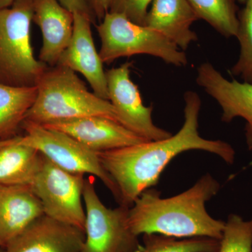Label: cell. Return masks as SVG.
I'll use <instances>...</instances> for the list:
<instances>
[{"instance_id":"1","label":"cell","mask_w":252,"mask_h":252,"mask_svg":"<svg viewBox=\"0 0 252 252\" xmlns=\"http://www.w3.org/2000/svg\"><path fill=\"white\" fill-rule=\"evenodd\" d=\"M185 121L180 130L163 140L146 141L124 148L97 152L100 163L117 185L119 205L130 207L147 189L155 186L164 169L179 154L205 151L225 162H234L235 152L222 140H207L200 135L198 119L201 99L189 91L185 95Z\"/></svg>"},{"instance_id":"2","label":"cell","mask_w":252,"mask_h":252,"mask_svg":"<svg viewBox=\"0 0 252 252\" xmlns=\"http://www.w3.org/2000/svg\"><path fill=\"white\" fill-rule=\"evenodd\" d=\"M220 189L210 174L203 176L188 190L170 197L147 189L128 209L129 226L137 236L160 234L176 238L205 237L220 240L225 222L210 216L205 203Z\"/></svg>"},{"instance_id":"3","label":"cell","mask_w":252,"mask_h":252,"mask_svg":"<svg viewBox=\"0 0 252 252\" xmlns=\"http://www.w3.org/2000/svg\"><path fill=\"white\" fill-rule=\"evenodd\" d=\"M36 87L35 102L25 121L46 125L83 118L102 117L119 122L110 101L89 91L85 83L69 68L48 66Z\"/></svg>"},{"instance_id":"4","label":"cell","mask_w":252,"mask_h":252,"mask_svg":"<svg viewBox=\"0 0 252 252\" xmlns=\"http://www.w3.org/2000/svg\"><path fill=\"white\" fill-rule=\"evenodd\" d=\"M31 0H15L0 9V83L36 86L48 67L34 57L31 44L32 22Z\"/></svg>"},{"instance_id":"5","label":"cell","mask_w":252,"mask_h":252,"mask_svg":"<svg viewBox=\"0 0 252 252\" xmlns=\"http://www.w3.org/2000/svg\"><path fill=\"white\" fill-rule=\"evenodd\" d=\"M96 29L101 41L99 56L110 64L120 58L145 54L167 64L185 67L187 55L165 36L147 26L132 22L124 15L107 12Z\"/></svg>"},{"instance_id":"6","label":"cell","mask_w":252,"mask_h":252,"mask_svg":"<svg viewBox=\"0 0 252 252\" xmlns=\"http://www.w3.org/2000/svg\"><path fill=\"white\" fill-rule=\"evenodd\" d=\"M21 128L25 131V135L13 137L16 142L36 149L63 170L97 177L119 203L120 196L117 185L102 167L97 152L87 148L71 136L41 124L24 121Z\"/></svg>"},{"instance_id":"7","label":"cell","mask_w":252,"mask_h":252,"mask_svg":"<svg viewBox=\"0 0 252 252\" xmlns=\"http://www.w3.org/2000/svg\"><path fill=\"white\" fill-rule=\"evenodd\" d=\"M84 175L63 170L40 154L30 186L40 200L46 216L84 231Z\"/></svg>"},{"instance_id":"8","label":"cell","mask_w":252,"mask_h":252,"mask_svg":"<svg viewBox=\"0 0 252 252\" xmlns=\"http://www.w3.org/2000/svg\"><path fill=\"white\" fill-rule=\"evenodd\" d=\"M93 177L85 179V240L81 252H134L141 246L127 220L129 207H106L99 199Z\"/></svg>"},{"instance_id":"9","label":"cell","mask_w":252,"mask_h":252,"mask_svg":"<svg viewBox=\"0 0 252 252\" xmlns=\"http://www.w3.org/2000/svg\"><path fill=\"white\" fill-rule=\"evenodd\" d=\"M132 63L106 71L109 101L122 125L147 141L163 140L172 135L158 127L152 119V106L144 105L138 87L131 80Z\"/></svg>"},{"instance_id":"10","label":"cell","mask_w":252,"mask_h":252,"mask_svg":"<svg viewBox=\"0 0 252 252\" xmlns=\"http://www.w3.org/2000/svg\"><path fill=\"white\" fill-rule=\"evenodd\" d=\"M195 80L220 104L222 122L230 123L235 118L246 121L245 137L249 149L252 150V84L228 80L208 62L197 68Z\"/></svg>"},{"instance_id":"11","label":"cell","mask_w":252,"mask_h":252,"mask_svg":"<svg viewBox=\"0 0 252 252\" xmlns=\"http://www.w3.org/2000/svg\"><path fill=\"white\" fill-rule=\"evenodd\" d=\"M74 31L69 45L63 51L56 65L80 73L86 78L96 95L109 100L106 72L94 46L91 31L94 24L86 15L74 14Z\"/></svg>"},{"instance_id":"12","label":"cell","mask_w":252,"mask_h":252,"mask_svg":"<svg viewBox=\"0 0 252 252\" xmlns=\"http://www.w3.org/2000/svg\"><path fill=\"white\" fill-rule=\"evenodd\" d=\"M85 232L43 215L4 247L5 252H81Z\"/></svg>"},{"instance_id":"13","label":"cell","mask_w":252,"mask_h":252,"mask_svg":"<svg viewBox=\"0 0 252 252\" xmlns=\"http://www.w3.org/2000/svg\"><path fill=\"white\" fill-rule=\"evenodd\" d=\"M43 126L64 132L96 152L124 148L147 141L120 123L106 117L83 118Z\"/></svg>"},{"instance_id":"14","label":"cell","mask_w":252,"mask_h":252,"mask_svg":"<svg viewBox=\"0 0 252 252\" xmlns=\"http://www.w3.org/2000/svg\"><path fill=\"white\" fill-rule=\"evenodd\" d=\"M32 22L40 28L42 46L39 60L49 67L56 66L69 45L74 31V14L57 0H31Z\"/></svg>"},{"instance_id":"15","label":"cell","mask_w":252,"mask_h":252,"mask_svg":"<svg viewBox=\"0 0 252 252\" xmlns=\"http://www.w3.org/2000/svg\"><path fill=\"white\" fill-rule=\"evenodd\" d=\"M43 215L42 205L31 186L0 185V240L3 248Z\"/></svg>"},{"instance_id":"16","label":"cell","mask_w":252,"mask_h":252,"mask_svg":"<svg viewBox=\"0 0 252 252\" xmlns=\"http://www.w3.org/2000/svg\"><path fill=\"white\" fill-rule=\"evenodd\" d=\"M198 20L188 0H154L144 26L158 32L185 51L198 40L190 28Z\"/></svg>"},{"instance_id":"17","label":"cell","mask_w":252,"mask_h":252,"mask_svg":"<svg viewBox=\"0 0 252 252\" xmlns=\"http://www.w3.org/2000/svg\"><path fill=\"white\" fill-rule=\"evenodd\" d=\"M39 158L40 154L32 147L13 138L1 141L0 185H31Z\"/></svg>"},{"instance_id":"18","label":"cell","mask_w":252,"mask_h":252,"mask_svg":"<svg viewBox=\"0 0 252 252\" xmlns=\"http://www.w3.org/2000/svg\"><path fill=\"white\" fill-rule=\"evenodd\" d=\"M36 96V86L22 87L0 83V142L18 136Z\"/></svg>"},{"instance_id":"19","label":"cell","mask_w":252,"mask_h":252,"mask_svg":"<svg viewBox=\"0 0 252 252\" xmlns=\"http://www.w3.org/2000/svg\"><path fill=\"white\" fill-rule=\"evenodd\" d=\"M198 19L208 23L225 38L236 36L238 0H188Z\"/></svg>"},{"instance_id":"20","label":"cell","mask_w":252,"mask_h":252,"mask_svg":"<svg viewBox=\"0 0 252 252\" xmlns=\"http://www.w3.org/2000/svg\"><path fill=\"white\" fill-rule=\"evenodd\" d=\"M143 244L134 252H218L220 240L196 237L176 238L160 234L143 235Z\"/></svg>"},{"instance_id":"21","label":"cell","mask_w":252,"mask_h":252,"mask_svg":"<svg viewBox=\"0 0 252 252\" xmlns=\"http://www.w3.org/2000/svg\"><path fill=\"white\" fill-rule=\"evenodd\" d=\"M235 37L240 43L238 61L230 69V74L244 82L252 84V0H247L238 13V28Z\"/></svg>"},{"instance_id":"22","label":"cell","mask_w":252,"mask_h":252,"mask_svg":"<svg viewBox=\"0 0 252 252\" xmlns=\"http://www.w3.org/2000/svg\"><path fill=\"white\" fill-rule=\"evenodd\" d=\"M218 252H252V220L230 215L225 222Z\"/></svg>"},{"instance_id":"23","label":"cell","mask_w":252,"mask_h":252,"mask_svg":"<svg viewBox=\"0 0 252 252\" xmlns=\"http://www.w3.org/2000/svg\"><path fill=\"white\" fill-rule=\"evenodd\" d=\"M154 0H112L109 12L124 15L132 22L144 26L149 6Z\"/></svg>"},{"instance_id":"24","label":"cell","mask_w":252,"mask_h":252,"mask_svg":"<svg viewBox=\"0 0 252 252\" xmlns=\"http://www.w3.org/2000/svg\"><path fill=\"white\" fill-rule=\"evenodd\" d=\"M57 1L73 14L79 13V14L89 16L94 24L97 21L87 0H57Z\"/></svg>"},{"instance_id":"25","label":"cell","mask_w":252,"mask_h":252,"mask_svg":"<svg viewBox=\"0 0 252 252\" xmlns=\"http://www.w3.org/2000/svg\"><path fill=\"white\" fill-rule=\"evenodd\" d=\"M96 20L100 22L102 18L109 12L112 0H87Z\"/></svg>"},{"instance_id":"26","label":"cell","mask_w":252,"mask_h":252,"mask_svg":"<svg viewBox=\"0 0 252 252\" xmlns=\"http://www.w3.org/2000/svg\"><path fill=\"white\" fill-rule=\"evenodd\" d=\"M15 0H0V9L10 7Z\"/></svg>"},{"instance_id":"27","label":"cell","mask_w":252,"mask_h":252,"mask_svg":"<svg viewBox=\"0 0 252 252\" xmlns=\"http://www.w3.org/2000/svg\"><path fill=\"white\" fill-rule=\"evenodd\" d=\"M247 0H238V3L242 4H245V3L246 2Z\"/></svg>"},{"instance_id":"28","label":"cell","mask_w":252,"mask_h":252,"mask_svg":"<svg viewBox=\"0 0 252 252\" xmlns=\"http://www.w3.org/2000/svg\"><path fill=\"white\" fill-rule=\"evenodd\" d=\"M0 252H5L4 248H0Z\"/></svg>"},{"instance_id":"29","label":"cell","mask_w":252,"mask_h":252,"mask_svg":"<svg viewBox=\"0 0 252 252\" xmlns=\"http://www.w3.org/2000/svg\"><path fill=\"white\" fill-rule=\"evenodd\" d=\"M3 248L2 243H1V240H0V248Z\"/></svg>"}]
</instances>
